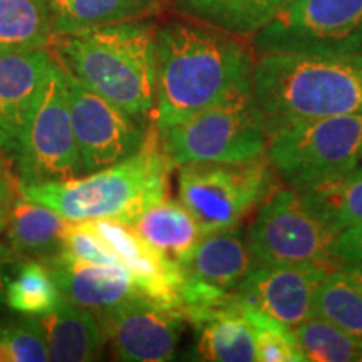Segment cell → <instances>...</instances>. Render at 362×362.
Returning a JSON list of instances; mask_svg holds the SVG:
<instances>
[{
  "instance_id": "1",
  "label": "cell",
  "mask_w": 362,
  "mask_h": 362,
  "mask_svg": "<svg viewBox=\"0 0 362 362\" xmlns=\"http://www.w3.org/2000/svg\"><path fill=\"white\" fill-rule=\"evenodd\" d=\"M156 99L153 124L180 123L206 107L252 90L247 45L200 21H173L156 29Z\"/></svg>"
},
{
  "instance_id": "7",
  "label": "cell",
  "mask_w": 362,
  "mask_h": 362,
  "mask_svg": "<svg viewBox=\"0 0 362 362\" xmlns=\"http://www.w3.org/2000/svg\"><path fill=\"white\" fill-rule=\"evenodd\" d=\"M267 155L238 163L180 166L178 200L206 232L238 225L275 188Z\"/></svg>"
},
{
  "instance_id": "22",
  "label": "cell",
  "mask_w": 362,
  "mask_h": 362,
  "mask_svg": "<svg viewBox=\"0 0 362 362\" xmlns=\"http://www.w3.org/2000/svg\"><path fill=\"white\" fill-rule=\"evenodd\" d=\"M296 0H175L185 16L226 33L255 35Z\"/></svg>"
},
{
  "instance_id": "17",
  "label": "cell",
  "mask_w": 362,
  "mask_h": 362,
  "mask_svg": "<svg viewBox=\"0 0 362 362\" xmlns=\"http://www.w3.org/2000/svg\"><path fill=\"white\" fill-rule=\"evenodd\" d=\"M257 265L238 225L203 235L193 250L178 262L183 279L230 293L237 292Z\"/></svg>"
},
{
  "instance_id": "27",
  "label": "cell",
  "mask_w": 362,
  "mask_h": 362,
  "mask_svg": "<svg viewBox=\"0 0 362 362\" xmlns=\"http://www.w3.org/2000/svg\"><path fill=\"white\" fill-rule=\"evenodd\" d=\"M62 300L51 270L40 260H22L7 285L6 304L21 315L37 317L51 312Z\"/></svg>"
},
{
  "instance_id": "14",
  "label": "cell",
  "mask_w": 362,
  "mask_h": 362,
  "mask_svg": "<svg viewBox=\"0 0 362 362\" xmlns=\"http://www.w3.org/2000/svg\"><path fill=\"white\" fill-rule=\"evenodd\" d=\"M330 269L320 265H257L238 285L243 304L296 329L314 315L315 293Z\"/></svg>"
},
{
  "instance_id": "28",
  "label": "cell",
  "mask_w": 362,
  "mask_h": 362,
  "mask_svg": "<svg viewBox=\"0 0 362 362\" xmlns=\"http://www.w3.org/2000/svg\"><path fill=\"white\" fill-rule=\"evenodd\" d=\"M302 356L310 362H354L362 342L329 320L312 315L293 329Z\"/></svg>"
},
{
  "instance_id": "20",
  "label": "cell",
  "mask_w": 362,
  "mask_h": 362,
  "mask_svg": "<svg viewBox=\"0 0 362 362\" xmlns=\"http://www.w3.org/2000/svg\"><path fill=\"white\" fill-rule=\"evenodd\" d=\"M47 344L49 361L88 362L103 354L106 344L99 317L66 297L56 309L35 317Z\"/></svg>"
},
{
  "instance_id": "29",
  "label": "cell",
  "mask_w": 362,
  "mask_h": 362,
  "mask_svg": "<svg viewBox=\"0 0 362 362\" xmlns=\"http://www.w3.org/2000/svg\"><path fill=\"white\" fill-rule=\"evenodd\" d=\"M242 302V300H240ZM255 330V357L259 362H305L293 329L242 302Z\"/></svg>"
},
{
  "instance_id": "36",
  "label": "cell",
  "mask_w": 362,
  "mask_h": 362,
  "mask_svg": "<svg viewBox=\"0 0 362 362\" xmlns=\"http://www.w3.org/2000/svg\"><path fill=\"white\" fill-rule=\"evenodd\" d=\"M0 171H2V173L7 175V176H13V173H11V166H8L7 161L4 160L2 151H0ZM13 178H16V176H13Z\"/></svg>"
},
{
  "instance_id": "32",
  "label": "cell",
  "mask_w": 362,
  "mask_h": 362,
  "mask_svg": "<svg viewBox=\"0 0 362 362\" xmlns=\"http://www.w3.org/2000/svg\"><path fill=\"white\" fill-rule=\"evenodd\" d=\"M334 257L337 265L362 260V223L337 235L334 240Z\"/></svg>"
},
{
  "instance_id": "37",
  "label": "cell",
  "mask_w": 362,
  "mask_h": 362,
  "mask_svg": "<svg viewBox=\"0 0 362 362\" xmlns=\"http://www.w3.org/2000/svg\"><path fill=\"white\" fill-rule=\"evenodd\" d=\"M359 362H362V347H361V352H359V359H357Z\"/></svg>"
},
{
  "instance_id": "23",
  "label": "cell",
  "mask_w": 362,
  "mask_h": 362,
  "mask_svg": "<svg viewBox=\"0 0 362 362\" xmlns=\"http://www.w3.org/2000/svg\"><path fill=\"white\" fill-rule=\"evenodd\" d=\"M297 192L312 215L334 237L362 223V166Z\"/></svg>"
},
{
  "instance_id": "9",
  "label": "cell",
  "mask_w": 362,
  "mask_h": 362,
  "mask_svg": "<svg viewBox=\"0 0 362 362\" xmlns=\"http://www.w3.org/2000/svg\"><path fill=\"white\" fill-rule=\"evenodd\" d=\"M12 173L19 185L64 183L84 176L72 128L66 71L57 61L27 126Z\"/></svg>"
},
{
  "instance_id": "30",
  "label": "cell",
  "mask_w": 362,
  "mask_h": 362,
  "mask_svg": "<svg viewBox=\"0 0 362 362\" xmlns=\"http://www.w3.org/2000/svg\"><path fill=\"white\" fill-rule=\"evenodd\" d=\"M49 361L47 344L35 317L0 324V362H45Z\"/></svg>"
},
{
  "instance_id": "34",
  "label": "cell",
  "mask_w": 362,
  "mask_h": 362,
  "mask_svg": "<svg viewBox=\"0 0 362 362\" xmlns=\"http://www.w3.org/2000/svg\"><path fill=\"white\" fill-rule=\"evenodd\" d=\"M13 192H16V178L13 176H7L0 171V210L7 205L8 200L12 198Z\"/></svg>"
},
{
  "instance_id": "26",
  "label": "cell",
  "mask_w": 362,
  "mask_h": 362,
  "mask_svg": "<svg viewBox=\"0 0 362 362\" xmlns=\"http://www.w3.org/2000/svg\"><path fill=\"white\" fill-rule=\"evenodd\" d=\"M314 314L362 342V284L341 269H330L315 293Z\"/></svg>"
},
{
  "instance_id": "8",
  "label": "cell",
  "mask_w": 362,
  "mask_h": 362,
  "mask_svg": "<svg viewBox=\"0 0 362 362\" xmlns=\"http://www.w3.org/2000/svg\"><path fill=\"white\" fill-rule=\"evenodd\" d=\"M334 240L291 187L272 189L247 233L252 255L260 265L312 264L336 269Z\"/></svg>"
},
{
  "instance_id": "12",
  "label": "cell",
  "mask_w": 362,
  "mask_h": 362,
  "mask_svg": "<svg viewBox=\"0 0 362 362\" xmlns=\"http://www.w3.org/2000/svg\"><path fill=\"white\" fill-rule=\"evenodd\" d=\"M116 359L165 362L175 357L187 319L183 312L138 297L99 317Z\"/></svg>"
},
{
  "instance_id": "21",
  "label": "cell",
  "mask_w": 362,
  "mask_h": 362,
  "mask_svg": "<svg viewBox=\"0 0 362 362\" xmlns=\"http://www.w3.org/2000/svg\"><path fill=\"white\" fill-rule=\"evenodd\" d=\"M129 226L144 242L176 264L208 233L183 203L170 198L149 206Z\"/></svg>"
},
{
  "instance_id": "15",
  "label": "cell",
  "mask_w": 362,
  "mask_h": 362,
  "mask_svg": "<svg viewBox=\"0 0 362 362\" xmlns=\"http://www.w3.org/2000/svg\"><path fill=\"white\" fill-rule=\"evenodd\" d=\"M90 225L106 240L121 260L139 292L158 304L180 309V287L183 275L176 262L170 260L119 220H90Z\"/></svg>"
},
{
  "instance_id": "24",
  "label": "cell",
  "mask_w": 362,
  "mask_h": 362,
  "mask_svg": "<svg viewBox=\"0 0 362 362\" xmlns=\"http://www.w3.org/2000/svg\"><path fill=\"white\" fill-rule=\"evenodd\" d=\"M163 2L165 0H47L54 35L144 19L160 11Z\"/></svg>"
},
{
  "instance_id": "5",
  "label": "cell",
  "mask_w": 362,
  "mask_h": 362,
  "mask_svg": "<svg viewBox=\"0 0 362 362\" xmlns=\"http://www.w3.org/2000/svg\"><path fill=\"white\" fill-rule=\"evenodd\" d=\"M267 158L287 187L334 180L362 160V115L300 119L267 131Z\"/></svg>"
},
{
  "instance_id": "3",
  "label": "cell",
  "mask_w": 362,
  "mask_h": 362,
  "mask_svg": "<svg viewBox=\"0 0 362 362\" xmlns=\"http://www.w3.org/2000/svg\"><path fill=\"white\" fill-rule=\"evenodd\" d=\"M252 90L267 131L292 121L362 115V54H260Z\"/></svg>"
},
{
  "instance_id": "2",
  "label": "cell",
  "mask_w": 362,
  "mask_h": 362,
  "mask_svg": "<svg viewBox=\"0 0 362 362\" xmlns=\"http://www.w3.org/2000/svg\"><path fill=\"white\" fill-rule=\"evenodd\" d=\"M156 25L144 19L54 35L49 51L86 88L141 121L156 99Z\"/></svg>"
},
{
  "instance_id": "35",
  "label": "cell",
  "mask_w": 362,
  "mask_h": 362,
  "mask_svg": "<svg viewBox=\"0 0 362 362\" xmlns=\"http://www.w3.org/2000/svg\"><path fill=\"white\" fill-rule=\"evenodd\" d=\"M337 269L347 272V274H351L352 277H356L362 284V260L344 262V264L337 265Z\"/></svg>"
},
{
  "instance_id": "13",
  "label": "cell",
  "mask_w": 362,
  "mask_h": 362,
  "mask_svg": "<svg viewBox=\"0 0 362 362\" xmlns=\"http://www.w3.org/2000/svg\"><path fill=\"white\" fill-rule=\"evenodd\" d=\"M54 64L47 47L0 51V151L11 170Z\"/></svg>"
},
{
  "instance_id": "25",
  "label": "cell",
  "mask_w": 362,
  "mask_h": 362,
  "mask_svg": "<svg viewBox=\"0 0 362 362\" xmlns=\"http://www.w3.org/2000/svg\"><path fill=\"white\" fill-rule=\"evenodd\" d=\"M52 37L47 0H0V51L45 49Z\"/></svg>"
},
{
  "instance_id": "18",
  "label": "cell",
  "mask_w": 362,
  "mask_h": 362,
  "mask_svg": "<svg viewBox=\"0 0 362 362\" xmlns=\"http://www.w3.org/2000/svg\"><path fill=\"white\" fill-rule=\"evenodd\" d=\"M69 220L56 210L25 198L16 187L12 198L0 210V233L8 247L25 260H45L64 250Z\"/></svg>"
},
{
  "instance_id": "10",
  "label": "cell",
  "mask_w": 362,
  "mask_h": 362,
  "mask_svg": "<svg viewBox=\"0 0 362 362\" xmlns=\"http://www.w3.org/2000/svg\"><path fill=\"white\" fill-rule=\"evenodd\" d=\"M252 37L260 54H362V0H296Z\"/></svg>"
},
{
  "instance_id": "19",
  "label": "cell",
  "mask_w": 362,
  "mask_h": 362,
  "mask_svg": "<svg viewBox=\"0 0 362 362\" xmlns=\"http://www.w3.org/2000/svg\"><path fill=\"white\" fill-rule=\"evenodd\" d=\"M194 327V357L208 362H253L255 330L238 296L228 304L188 317Z\"/></svg>"
},
{
  "instance_id": "33",
  "label": "cell",
  "mask_w": 362,
  "mask_h": 362,
  "mask_svg": "<svg viewBox=\"0 0 362 362\" xmlns=\"http://www.w3.org/2000/svg\"><path fill=\"white\" fill-rule=\"evenodd\" d=\"M22 260L25 259L17 255L8 245L0 243V305H2V302H6L7 285L11 282L12 275L16 274V270L19 269Z\"/></svg>"
},
{
  "instance_id": "4",
  "label": "cell",
  "mask_w": 362,
  "mask_h": 362,
  "mask_svg": "<svg viewBox=\"0 0 362 362\" xmlns=\"http://www.w3.org/2000/svg\"><path fill=\"white\" fill-rule=\"evenodd\" d=\"M173 168L163 149L160 131L151 123L141 148L110 168L64 183L16 181V187L25 198L52 208L71 221L111 218L131 225L144 210L168 198Z\"/></svg>"
},
{
  "instance_id": "6",
  "label": "cell",
  "mask_w": 362,
  "mask_h": 362,
  "mask_svg": "<svg viewBox=\"0 0 362 362\" xmlns=\"http://www.w3.org/2000/svg\"><path fill=\"white\" fill-rule=\"evenodd\" d=\"M158 131L175 168L189 163L248 161L267 151L265 121L253 90Z\"/></svg>"
},
{
  "instance_id": "31",
  "label": "cell",
  "mask_w": 362,
  "mask_h": 362,
  "mask_svg": "<svg viewBox=\"0 0 362 362\" xmlns=\"http://www.w3.org/2000/svg\"><path fill=\"white\" fill-rule=\"evenodd\" d=\"M79 260L117 265L121 260L89 221H71L64 232V250ZM123 265V264H121Z\"/></svg>"
},
{
  "instance_id": "11",
  "label": "cell",
  "mask_w": 362,
  "mask_h": 362,
  "mask_svg": "<svg viewBox=\"0 0 362 362\" xmlns=\"http://www.w3.org/2000/svg\"><path fill=\"white\" fill-rule=\"evenodd\" d=\"M66 86L84 175L110 168L141 148L149 128L146 121L88 89L69 72H66Z\"/></svg>"
},
{
  "instance_id": "16",
  "label": "cell",
  "mask_w": 362,
  "mask_h": 362,
  "mask_svg": "<svg viewBox=\"0 0 362 362\" xmlns=\"http://www.w3.org/2000/svg\"><path fill=\"white\" fill-rule=\"evenodd\" d=\"M42 264L51 270L62 297L72 304L93 310L98 317L124 302L143 297L128 269L121 264L86 262L66 252L49 257Z\"/></svg>"
}]
</instances>
